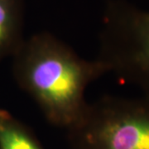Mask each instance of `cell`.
Returning <instances> with one entry per match:
<instances>
[{"mask_svg":"<svg viewBox=\"0 0 149 149\" xmlns=\"http://www.w3.org/2000/svg\"><path fill=\"white\" fill-rule=\"evenodd\" d=\"M17 84L54 125L69 129L80 120L88 102V85L107 74L99 60H85L47 32L25 37L13 55Z\"/></svg>","mask_w":149,"mask_h":149,"instance_id":"6da1fadb","label":"cell"},{"mask_svg":"<svg viewBox=\"0 0 149 149\" xmlns=\"http://www.w3.org/2000/svg\"><path fill=\"white\" fill-rule=\"evenodd\" d=\"M97 60L107 73L135 85L149 97V11L124 0L107 3Z\"/></svg>","mask_w":149,"mask_h":149,"instance_id":"7a4b0ae2","label":"cell"},{"mask_svg":"<svg viewBox=\"0 0 149 149\" xmlns=\"http://www.w3.org/2000/svg\"><path fill=\"white\" fill-rule=\"evenodd\" d=\"M69 130L73 149H149V97L103 96Z\"/></svg>","mask_w":149,"mask_h":149,"instance_id":"3957f363","label":"cell"},{"mask_svg":"<svg viewBox=\"0 0 149 149\" xmlns=\"http://www.w3.org/2000/svg\"><path fill=\"white\" fill-rule=\"evenodd\" d=\"M23 27L24 0H0V61L21 46Z\"/></svg>","mask_w":149,"mask_h":149,"instance_id":"277c9868","label":"cell"},{"mask_svg":"<svg viewBox=\"0 0 149 149\" xmlns=\"http://www.w3.org/2000/svg\"><path fill=\"white\" fill-rule=\"evenodd\" d=\"M0 149H42L28 128L10 113L0 109Z\"/></svg>","mask_w":149,"mask_h":149,"instance_id":"5b68a950","label":"cell"}]
</instances>
